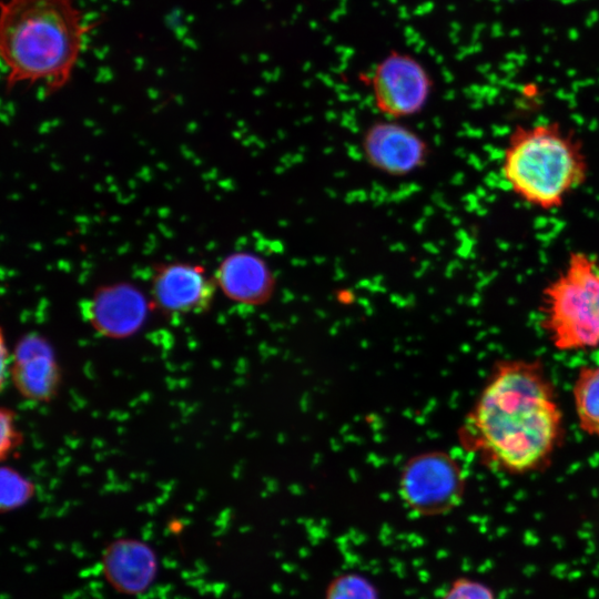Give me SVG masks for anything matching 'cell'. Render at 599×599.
<instances>
[{
    "mask_svg": "<svg viewBox=\"0 0 599 599\" xmlns=\"http://www.w3.org/2000/svg\"><path fill=\"white\" fill-rule=\"evenodd\" d=\"M398 484L399 496L412 512L436 517L461 504L466 476L450 455L430 451L412 458L403 468Z\"/></svg>",
    "mask_w": 599,
    "mask_h": 599,
    "instance_id": "5",
    "label": "cell"
},
{
    "mask_svg": "<svg viewBox=\"0 0 599 599\" xmlns=\"http://www.w3.org/2000/svg\"><path fill=\"white\" fill-rule=\"evenodd\" d=\"M34 484L12 467L3 466L0 474V508L11 511L26 505L34 495Z\"/></svg>",
    "mask_w": 599,
    "mask_h": 599,
    "instance_id": "14",
    "label": "cell"
},
{
    "mask_svg": "<svg viewBox=\"0 0 599 599\" xmlns=\"http://www.w3.org/2000/svg\"><path fill=\"white\" fill-rule=\"evenodd\" d=\"M151 303L130 283L101 286L81 304L83 316L101 335L126 338L141 329Z\"/></svg>",
    "mask_w": 599,
    "mask_h": 599,
    "instance_id": "9",
    "label": "cell"
},
{
    "mask_svg": "<svg viewBox=\"0 0 599 599\" xmlns=\"http://www.w3.org/2000/svg\"><path fill=\"white\" fill-rule=\"evenodd\" d=\"M500 172L522 202L552 211L586 183L589 162L581 141L560 123L518 124L507 138Z\"/></svg>",
    "mask_w": 599,
    "mask_h": 599,
    "instance_id": "3",
    "label": "cell"
},
{
    "mask_svg": "<svg viewBox=\"0 0 599 599\" xmlns=\"http://www.w3.org/2000/svg\"><path fill=\"white\" fill-rule=\"evenodd\" d=\"M439 599H497V597L486 582L463 576L454 579Z\"/></svg>",
    "mask_w": 599,
    "mask_h": 599,
    "instance_id": "16",
    "label": "cell"
},
{
    "mask_svg": "<svg viewBox=\"0 0 599 599\" xmlns=\"http://www.w3.org/2000/svg\"><path fill=\"white\" fill-rule=\"evenodd\" d=\"M461 438L483 463L521 475L546 467L562 438V413L539 361L504 359L493 368Z\"/></svg>",
    "mask_w": 599,
    "mask_h": 599,
    "instance_id": "1",
    "label": "cell"
},
{
    "mask_svg": "<svg viewBox=\"0 0 599 599\" xmlns=\"http://www.w3.org/2000/svg\"><path fill=\"white\" fill-rule=\"evenodd\" d=\"M378 111L393 119L423 111L434 82L425 65L413 54L390 50L366 77Z\"/></svg>",
    "mask_w": 599,
    "mask_h": 599,
    "instance_id": "6",
    "label": "cell"
},
{
    "mask_svg": "<svg viewBox=\"0 0 599 599\" xmlns=\"http://www.w3.org/2000/svg\"><path fill=\"white\" fill-rule=\"evenodd\" d=\"M572 399L580 429L599 437V364L580 367L572 385Z\"/></svg>",
    "mask_w": 599,
    "mask_h": 599,
    "instance_id": "13",
    "label": "cell"
},
{
    "mask_svg": "<svg viewBox=\"0 0 599 599\" xmlns=\"http://www.w3.org/2000/svg\"><path fill=\"white\" fill-rule=\"evenodd\" d=\"M22 443V436L16 426V414L10 408L0 410V456L3 460Z\"/></svg>",
    "mask_w": 599,
    "mask_h": 599,
    "instance_id": "17",
    "label": "cell"
},
{
    "mask_svg": "<svg viewBox=\"0 0 599 599\" xmlns=\"http://www.w3.org/2000/svg\"><path fill=\"white\" fill-rule=\"evenodd\" d=\"M362 151L373 169L390 176H404L419 170L430 153L423 136L390 120L375 121L366 128Z\"/></svg>",
    "mask_w": 599,
    "mask_h": 599,
    "instance_id": "8",
    "label": "cell"
},
{
    "mask_svg": "<svg viewBox=\"0 0 599 599\" xmlns=\"http://www.w3.org/2000/svg\"><path fill=\"white\" fill-rule=\"evenodd\" d=\"M214 280L225 296L237 303L258 305L273 294L275 278L267 263L252 252H234L219 264Z\"/></svg>",
    "mask_w": 599,
    "mask_h": 599,
    "instance_id": "12",
    "label": "cell"
},
{
    "mask_svg": "<svg viewBox=\"0 0 599 599\" xmlns=\"http://www.w3.org/2000/svg\"><path fill=\"white\" fill-rule=\"evenodd\" d=\"M324 599H379L375 585L358 572L335 576L325 589Z\"/></svg>",
    "mask_w": 599,
    "mask_h": 599,
    "instance_id": "15",
    "label": "cell"
},
{
    "mask_svg": "<svg viewBox=\"0 0 599 599\" xmlns=\"http://www.w3.org/2000/svg\"><path fill=\"white\" fill-rule=\"evenodd\" d=\"M9 353L7 351V347H6V344H4V339L3 337H1V385L3 386L4 384V373H6V364L8 363L9 365H11L8 361L9 358Z\"/></svg>",
    "mask_w": 599,
    "mask_h": 599,
    "instance_id": "18",
    "label": "cell"
},
{
    "mask_svg": "<svg viewBox=\"0 0 599 599\" xmlns=\"http://www.w3.org/2000/svg\"><path fill=\"white\" fill-rule=\"evenodd\" d=\"M77 0H2L0 54L6 85L42 84L54 93L71 79L88 33Z\"/></svg>",
    "mask_w": 599,
    "mask_h": 599,
    "instance_id": "2",
    "label": "cell"
},
{
    "mask_svg": "<svg viewBox=\"0 0 599 599\" xmlns=\"http://www.w3.org/2000/svg\"><path fill=\"white\" fill-rule=\"evenodd\" d=\"M541 327L558 351L599 346V258L571 252L544 288Z\"/></svg>",
    "mask_w": 599,
    "mask_h": 599,
    "instance_id": "4",
    "label": "cell"
},
{
    "mask_svg": "<svg viewBox=\"0 0 599 599\" xmlns=\"http://www.w3.org/2000/svg\"><path fill=\"white\" fill-rule=\"evenodd\" d=\"M216 286L202 265L161 264L152 277L151 304L169 316L204 313L212 305Z\"/></svg>",
    "mask_w": 599,
    "mask_h": 599,
    "instance_id": "7",
    "label": "cell"
},
{
    "mask_svg": "<svg viewBox=\"0 0 599 599\" xmlns=\"http://www.w3.org/2000/svg\"><path fill=\"white\" fill-rule=\"evenodd\" d=\"M102 567L108 582L116 591L139 595L154 581L158 559L149 545L136 539L121 538L105 548Z\"/></svg>",
    "mask_w": 599,
    "mask_h": 599,
    "instance_id": "11",
    "label": "cell"
},
{
    "mask_svg": "<svg viewBox=\"0 0 599 599\" xmlns=\"http://www.w3.org/2000/svg\"><path fill=\"white\" fill-rule=\"evenodd\" d=\"M9 374L22 397L49 402L59 392L61 369L50 343L40 334L30 333L17 343Z\"/></svg>",
    "mask_w": 599,
    "mask_h": 599,
    "instance_id": "10",
    "label": "cell"
}]
</instances>
